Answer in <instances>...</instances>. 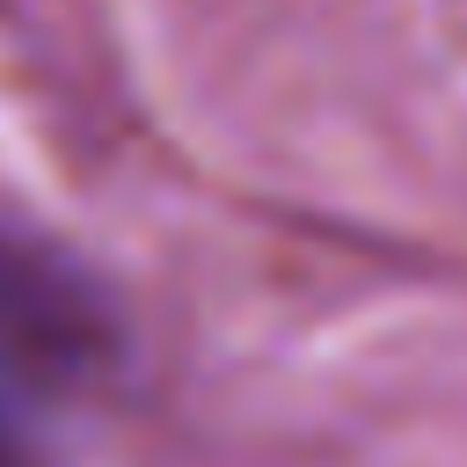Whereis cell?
I'll return each mask as SVG.
<instances>
[{"label":"cell","mask_w":467,"mask_h":467,"mask_svg":"<svg viewBox=\"0 0 467 467\" xmlns=\"http://www.w3.org/2000/svg\"><path fill=\"white\" fill-rule=\"evenodd\" d=\"M95 350H102V321L88 292L58 263L0 241V394L58 387Z\"/></svg>","instance_id":"1"}]
</instances>
